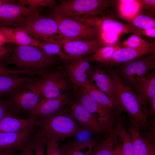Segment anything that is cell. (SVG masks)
Instances as JSON below:
<instances>
[{"instance_id": "cell-1", "label": "cell", "mask_w": 155, "mask_h": 155, "mask_svg": "<svg viewBox=\"0 0 155 155\" xmlns=\"http://www.w3.org/2000/svg\"><path fill=\"white\" fill-rule=\"evenodd\" d=\"M37 120V132L46 139L58 143L84 131L68 111L63 109L51 116Z\"/></svg>"}, {"instance_id": "cell-2", "label": "cell", "mask_w": 155, "mask_h": 155, "mask_svg": "<svg viewBox=\"0 0 155 155\" xmlns=\"http://www.w3.org/2000/svg\"><path fill=\"white\" fill-rule=\"evenodd\" d=\"M106 67L114 81L115 98L122 112L127 113L131 119L139 125L141 129H149L150 125L143 112V106L132 90L126 84L114 68Z\"/></svg>"}, {"instance_id": "cell-3", "label": "cell", "mask_w": 155, "mask_h": 155, "mask_svg": "<svg viewBox=\"0 0 155 155\" xmlns=\"http://www.w3.org/2000/svg\"><path fill=\"white\" fill-rule=\"evenodd\" d=\"M112 2L111 0L63 1L51 8L49 15L70 18L82 16H107L106 14L111 7Z\"/></svg>"}, {"instance_id": "cell-4", "label": "cell", "mask_w": 155, "mask_h": 155, "mask_svg": "<svg viewBox=\"0 0 155 155\" xmlns=\"http://www.w3.org/2000/svg\"><path fill=\"white\" fill-rule=\"evenodd\" d=\"M13 26L24 29L31 37L38 41H62L56 21L49 16L39 14L38 11L28 14Z\"/></svg>"}, {"instance_id": "cell-5", "label": "cell", "mask_w": 155, "mask_h": 155, "mask_svg": "<svg viewBox=\"0 0 155 155\" xmlns=\"http://www.w3.org/2000/svg\"><path fill=\"white\" fill-rule=\"evenodd\" d=\"M56 61L55 56L47 54L38 47L16 45L13 47L8 62L21 70L41 71L52 65Z\"/></svg>"}, {"instance_id": "cell-6", "label": "cell", "mask_w": 155, "mask_h": 155, "mask_svg": "<svg viewBox=\"0 0 155 155\" xmlns=\"http://www.w3.org/2000/svg\"><path fill=\"white\" fill-rule=\"evenodd\" d=\"M155 56L145 55L116 65L114 69L126 84L131 89L149 73L155 69Z\"/></svg>"}, {"instance_id": "cell-7", "label": "cell", "mask_w": 155, "mask_h": 155, "mask_svg": "<svg viewBox=\"0 0 155 155\" xmlns=\"http://www.w3.org/2000/svg\"><path fill=\"white\" fill-rule=\"evenodd\" d=\"M56 22L63 42L71 40H99L93 28L74 19L49 15Z\"/></svg>"}, {"instance_id": "cell-8", "label": "cell", "mask_w": 155, "mask_h": 155, "mask_svg": "<svg viewBox=\"0 0 155 155\" xmlns=\"http://www.w3.org/2000/svg\"><path fill=\"white\" fill-rule=\"evenodd\" d=\"M36 80L24 84L11 93L7 101L14 113L17 111L29 112L40 101L42 93Z\"/></svg>"}, {"instance_id": "cell-9", "label": "cell", "mask_w": 155, "mask_h": 155, "mask_svg": "<svg viewBox=\"0 0 155 155\" xmlns=\"http://www.w3.org/2000/svg\"><path fill=\"white\" fill-rule=\"evenodd\" d=\"M72 18L93 28L98 34L107 32L120 36L130 33H136L140 35L141 29L115 20L109 16H89Z\"/></svg>"}, {"instance_id": "cell-10", "label": "cell", "mask_w": 155, "mask_h": 155, "mask_svg": "<svg viewBox=\"0 0 155 155\" xmlns=\"http://www.w3.org/2000/svg\"><path fill=\"white\" fill-rule=\"evenodd\" d=\"M69 103L70 109L68 113L84 131L98 137L108 135L107 128L95 115L77 100Z\"/></svg>"}, {"instance_id": "cell-11", "label": "cell", "mask_w": 155, "mask_h": 155, "mask_svg": "<svg viewBox=\"0 0 155 155\" xmlns=\"http://www.w3.org/2000/svg\"><path fill=\"white\" fill-rule=\"evenodd\" d=\"M36 82L42 93V98H51L58 97L69 86L64 75L57 71H52L43 75Z\"/></svg>"}, {"instance_id": "cell-12", "label": "cell", "mask_w": 155, "mask_h": 155, "mask_svg": "<svg viewBox=\"0 0 155 155\" xmlns=\"http://www.w3.org/2000/svg\"><path fill=\"white\" fill-rule=\"evenodd\" d=\"M77 100L90 112L95 115L105 125L109 133L115 129L116 119L113 112L108 108L99 104L82 87Z\"/></svg>"}, {"instance_id": "cell-13", "label": "cell", "mask_w": 155, "mask_h": 155, "mask_svg": "<svg viewBox=\"0 0 155 155\" xmlns=\"http://www.w3.org/2000/svg\"><path fill=\"white\" fill-rule=\"evenodd\" d=\"M37 130L36 128L17 132H0V154L23 150L31 142Z\"/></svg>"}, {"instance_id": "cell-14", "label": "cell", "mask_w": 155, "mask_h": 155, "mask_svg": "<svg viewBox=\"0 0 155 155\" xmlns=\"http://www.w3.org/2000/svg\"><path fill=\"white\" fill-rule=\"evenodd\" d=\"M69 101L68 96L65 93L56 98H42L29 112V118L38 119L51 116L62 110Z\"/></svg>"}, {"instance_id": "cell-15", "label": "cell", "mask_w": 155, "mask_h": 155, "mask_svg": "<svg viewBox=\"0 0 155 155\" xmlns=\"http://www.w3.org/2000/svg\"><path fill=\"white\" fill-rule=\"evenodd\" d=\"M106 45L100 40H69L63 42V51L73 60L86 55H92L98 49Z\"/></svg>"}, {"instance_id": "cell-16", "label": "cell", "mask_w": 155, "mask_h": 155, "mask_svg": "<svg viewBox=\"0 0 155 155\" xmlns=\"http://www.w3.org/2000/svg\"><path fill=\"white\" fill-rule=\"evenodd\" d=\"M74 60L67 66L66 73L75 87H82L89 81L92 71L90 58L80 57Z\"/></svg>"}, {"instance_id": "cell-17", "label": "cell", "mask_w": 155, "mask_h": 155, "mask_svg": "<svg viewBox=\"0 0 155 155\" xmlns=\"http://www.w3.org/2000/svg\"><path fill=\"white\" fill-rule=\"evenodd\" d=\"M38 11L20 5L5 3L0 5V27L10 28L24 16L34 11Z\"/></svg>"}, {"instance_id": "cell-18", "label": "cell", "mask_w": 155, "mask_h": 155, "mask_svg": "<svg viewBox=\"0 0 155 155\" xmlns=\"http://www.w3.org/2000/svg\"><path fill=\"white\" fill-rule=\"evenodd\" d=\"M155 47L137 49L121 47L114 53L108 63L105 65L113 67L150 54L155 56Z\"/></svg>"}, {"instance_id": "cell-19", "label": "cell", "mask_w": 155, "mask_h": 155, "mask_svg": "<svg viewBox=\"0 0 155 155\" xmlns=\"http://www.w3.org/2000/svg\"><path fill=\"white\" fill-rule=\"evenodd\" d=\"M151 71L133 87V92L144 107L155 97V71Z\"/></svg>"}, {"instance_id": "cell-20", "label": "cell", "mask_w": 155, "mask_h": 155, "mask_svg": "<svg viewBox=\"0 0 155 155\" xmlns=\"http://www.w3.org/2000/svg\"><path fill=\"white\" fill-rule=\"evenodd\" d=\"M37 123L36 119L7 116L0 120V132H17L30 130L37 127Z\"/></svg>"}, {"instance_id": "cell-21", "label": "cell", "mask_w": 155, "mask_h": 155, "mask_svg": "<svg viewBox=\"0 0 155 155\" xmlns=\"http://www.w3.org/2000/svg\"><path fill=\"white\" fill-rule=\"evenodd\" d=\"M81 87L96 102L100 105L109 108L113 113L116 118L121 116L122 113L116 99L112 98L101 91L90 80Z\"/></svg>"}, {"instance_id": "cell-22", "label": "cell", "mask_w": 155, "mask_h": 155, "mask_svg": "<svg viewBox=\"0 0 155 155\" xmlns=\"http://www.w3.org/2000/svg\"><path fill=\"white\" fill-rule=\"evenodd\" d=\"M112 6L115 9L117 17L129 24L140 13L141 4L140 0H113Z\"/></svg>"}, {"instance_id": "cell-23", "label": "cell", "mask_w": 155, "mask_h": 155, "mask_svg": "<svg viewBox=\"0 0 155 155\" xmlns=\"http://www.w3.org/2000/svg\"><path fill=\"white\" fill-rule=\"evenodd\" d=\"M0 31L10 43H14L17 46L38 47L40 42V41L32 38L21 28L0 27Z\"/></svg>"}, {"instance_id": "cell-24", "label": "cell", "mask_w": 155, "mask_h": 155, "mask_svg": "<svg viewBox=\"0 0 155 155\" xmlns=\"http://www.w3.org/2000/svg\"><path fill=\"white\" fill-rule=\"evenodd\" d=\"M90 78L89 80L94 82L98 89L109 96L116 99L114 81L102 68L98 67L92 69Z\"/></svg>"}, {"instance_id": "cell-25", "label": "cell", "mask_w": 155, "mask_h": 155, "mask_svg": "<svg viewBox=\"0 0 155 155\" xmlns=\"http://www.w3.org/2000/svg\"><path fill=\"white\" fill-rule=\"evenodd\" d=\"M97 139L87 141L72 140L59 146L64 155H88Z\"/></svg>"}, {"instance_id": "cell-26", "label": "cell", "mask_w": 155, "mask_h": 155, "mask_svg": "<svg viewBox=\"0 0 155 155\" xmlns=\"http://www.w3.org/2000/svg\"><path fill=\"white\" fill-rule=\"evenodd\" d=\"M139 125L131 119L128 129L131 139L134 155H147L148 150L149 138L145 139L140 135Z\"/></svg>"}, {"instance_id": "cell-27", "label": "cell", "mask_w": 155, "mask_h": 155, "mask_svg": "<svg viewBox=\"0 0 155 155\" xmlns=\"http://www.w3.org/2000/svg\"><path fill=\"white\" fill-rule=\"evenodd\" d=\"M118 138L115 128L104 140L94 145L88 155H113L115 144Z\"/></svg>"}, {"instance_id": "cell-28", "label": "cell", "mask_w": 155, "mask_h": 155, "mask_svg": "<svg viewBox=\"0 0 155 155\" xmlns=\"http://www.w3.org/2000/svg\"><path fill=\"white\" fill-rule=\"evenodd\" d=\"M26 81L24 76L17 75H0V96L11 93L25 84Z\"/></svg>"}, {"instance_id": "cell-29", "label": "cell", "mask_w": 155, "mask_h": 155, "mask_svg": "<svg viewBox=\"0 0 155 155\" xmlns=\"http://www.w3.org/2000/svg\"><path fill=\"white\" fill-rule=\"evenodd\" d=\"M120 46L106 45L98 49L90 58L91 61H94L106 65L111 59L114 53L121 48Z\"/></svg>"}, {"instance_id": "cell-30", "label": "cell", "mask_w": 155, "mask_h": 155, "mask_svg": "<svg viewBox=\"0 0 155 155\" xmlns=\"http://www.w3.org/2000/svg\"><path fill=\"white\" fill-rule=\"evenodd\" d=\"M63 46V42L59 41L55 42L41 41L38 46L47 55L58 56L61 59L65 60L71 59L65 55L61 50V47Z\"/></svg>"}, {"instance_id": "cell-31", "label": "cell", "mask_w": 155, "mask_h": 155, "mask_svg": "<svg viewBox=\"0 0 155 155\" xmlns=\"http://www.w3.org/2000/svg\"><path fill=\"white\" fill-rule=\"evenodd\" d=\"M117 44L121 47L133 49L155 47L154 42H150L145 40L140 35L136 33H133L127 39L119 42Z\"/></svg>"}, {"instance_id": "cell-32", "label": "cell", "mask_w": 155, "mask_h": 155, "mask_svg": "<svg viewBox=\"0 0 155 155\" xmlns=\"http://www.w3.org/2000/svg\"><path fill=\"white\" fill-rule=\"evenodd\" d=\"M129 24L141 29L155 27L154 18L140 13L135 16Z\"/></svg>"}, {"instance_id": "cell-33", "label": "cell", "mask_w": 155, "mask_h": 155, "mask_svg": "<svg viewBox=\"0 0 155 155\" xmlns=\"http://www.w3.org/2000/svg\"><path fill=\"white\" fill-rule=\"evenodd\" d=\"M20 5L24 6H29L30 8L38 10V9L44 7L51 8L57 5V1L54 0H20L18 1Z\"/></svg>"}, {"instance_id": "cell-34", "label": "cell", "mask_w": 155, "mask_h": 155, "mask_svg": "<svg viewBox=\"0 0 155 155\" xmlns=\"http://www.w3.org/2000/svg\"><path fill=\"white\" fill-rule=\"evenodd\" d=\"M46 138L37 132L32 140L34 155H45L44 148L45 146Z\"/></svg>"}, {"instance_id": "cell-35", "label": "cell", "mask_w": 155, "mask_h": 155, "mask_svg": "<svg viewBox=\"0 0 155 155\" xmlns=\"http://www.w3.org/2000/svg\"><path fill=\"white\" fill-rule=\"evenodd\" d=\"M140 1L141 4L140 13L155 19V0H140Z\"/></svg>"}, {"instance_id": "cell-36", "label": "cell", "mask_w": 155, "mask_h": 155, "mask_svg": "<svg viewBox=\"0 0 155 155\" xmlns=\"http://www.w3.org/2000/svg\"><path fill=\"white\" fill-rule=\"evenodd\" d=\"M99 40L104 41L107 45H115L119 43L120 35L115 33L102 32L98 34Z\"/></svg>"}, {"instance_id": "cell-37", "label": "cell", "mask_w": 155, "mask_h": 155, "mask_svg": "<svg viewBox=\"0 0 155 155\" xmlns=\"http://www.w3.org/2000/svg\"><path fill=\"white\" fill-rule=\"evenodd\" d=\"M45 155H64L58 143L46 139Z\"/></svg>"}, {"instance_id": "cell-38", "label": "cell", "mask_w": 155, "mask_h": 155, "mask_svg": "<svg viewBox=\"0 0 155 155\" xmlns=\"http://www.w3.org/2000/svg\"><path fill=\"white\" fill-rule=\"evenodd\" d=\"M9 116L17 117L16 114L9 106L7 101L0 99V120Z\"/></svg>"}, {"instance_id": "cell-39", "label": "cell", "mask_w": 155, "mask_h": 155, "mask_svg": "<svg viewBox=\"0 0 155 155\" xmlns=\"http://www.w3.org/2000/svg\"><path fill=\"white\" fill-rule=\"evenodd\" d=\"M30 71L24 70H12L6 68L0 64V75H18L19 74H25L29 75Z\"/></svg>"}, {"instance_id": "cell-40", "label": "cell", "mask_w": 155, "mask_h": 155, "mask_svg": "<svg viewBox=\"0 0 155 155\" xmlns=\"http://www.w3.org/2000/svg\"><path fill=\"white\" fill-rule=\"evenodd\" d=\"M150 106H143L142 110L144 114L147 119L149 118L154 117L155 116V97L150 101Z\"/></svg>"}, {"instance_id": "cell-41", "label": "cell", "mask_w": 155, "mask_h": 155, "mask_svg": "<svg viewBox=\"0 0 155 155\" xmlns=\"http://www.w3.org/2000/svg\"><path fill=\"white\" fill-rule=\"evenodd\" d=\"M32 139L26 148L20 152L18 155H34Z\"/></svg>"}, {"instance_id": "cell-42", "label": "cell", "mask_w": 155, "mask_h": 155, "mask_svg": "<svg viewBox=\"0 0 155 155\" xmlns=\"http://www.w3.org/2000/svg\"><path fill=\"white\" fill-rule=\"evenodd\" d=\"M140 35L155 38V27L147 29H141Z\"/></svg>"}, {"instance_id": "cell-43", "label": "cell", "mask_w": 155, "mask_h": 155, "mask_svg": "<svg viewBox=\"0 0 155 155\" xmlns=\"http://www.w3.org/2000/svg\"><path fill=\"white\" fill-rule=\"evenodd\" d=\"M113 155H123L122 151L121 142L118 137L115 144Z\"/></svg>"}, {"instance_id": "cell-44", "label": "cell", "mask_w": 155, "mask_h": 155, "mask_svg": "<svg viewBox=\"0 0 155 155\" xmlns=\"http://www.w3.org/2000/svg\"><path fill=\"white\" fill-rule=\"evenodd\" d=\"M11 52V49L7 46L3 45L0 46V60L7 56Z\"/></svg>"}, {"instance_id": "cell-45", "label": "cell", "mask_w": 155, "mask_h": 155, "mask_svg": "<svg viewBox=\"0 0 155 155\" xmlns=\"http://www.w3.org/2000/svg\"><path fill=\"white\" fill-rule=\"evenodd\" d=\"M147 155H155V149L154 144L150 142L148 144V150Z\"/></svg>"}, {"instance_id": "cell-46", "label": "cell", "mask_w": 155, "mask_h": 155, "mask_svg": "<svg viewBox=\"0 0 155 155\" xmlns=\"http://www.w3.org/2000/svg\"><path fill=\"white\" fill-rule=\"evenodd\" d=\"M10 43L2 33L0 31V46L6 43Z\"/></svg>"}, {"instance_id": "cell-47", "label": "cell", "mask_w": 155, "mask_h": 155, "mask_svg": "<svg viewBox=\"0 0 155 155\" xmlns=\"http://www.w3.org/2000/svg\"><path fill=\"white\" fill-rule=\"evenodd\" d=\"M5 3L15 4V1L12 0H0V5Z\"/></svg>"}]
</instances>
